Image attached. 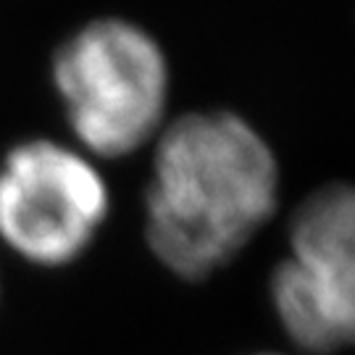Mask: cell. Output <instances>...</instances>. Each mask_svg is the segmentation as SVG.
Segmentation results:
<instances>
[{
    "mask_svg": "<svg viewBox=\"0 0 355 355\" xmlns=\"http://www.w3.org/2000/svg\"><path fill=\"white\" fill-rule=\"evenodd\" d=\"M263 355H274V353H263Z\"/></svg>",
    "mask_w": 355,
    "mask_h": 355,
    "instance_id": "cell-5",
    "label": "cell"
},
{
    "mask_svg": "<svg viewBox=\"0 0 355 355\" xmlns=\"http://www.w3.org/2000/svg\"><path fill=\"white\" fill-rule=\"evenodd\" d=\"M277 200V155L237 114H187L158 132L145 234L177 277L205 279L227 266Z\"/></svg>",
    "mask_w": 355,
    "mask_h": 355,
    "instance_id": "cell-1",
    "label": "cell"
},
{
    "mask_svg": "<svg viewBox=\"0 0 355 355\" xmlns=\"http://www.w3.org/2000/svg\"><path fill=\"white\" fill-rule=\"evenodd\" d=\"M108 203L95 164L61 142H21L0 164V240L29 263L76 261L103 227Z\"/></svg>",
    "mask_w": 355,
    "mask_h": 355,
    "instance_id": "cell-3",
    "label": "cell"
},
{
    "mask_svg": "<svg viewBox=\"0 0 355 355\" xmlns=\"http://www.w3.org/2000/svg\"><path fill=\"white\" fill-rule=\"evenodd\" d=\"M53 82L71 132L95 155H129L164 129L168 64L137 24L103 19L79 29L55 53Z\"/></svg>",
    "mask_w": 355,
    "mask_h": 355,
    "instance_id": "cell-2",
    "label": "cell"
},
{
    "mask_svg": "<svg viewBox=\"0 0 355 355\" xmlns=\"http://www.w3.org/2000/svg\"><path fill=\"white\" fill-rule=\"evenodd\" d=\"M271 300L292 343L334 353L353 340L355 258L290 253L271 277Z\"/></svg>",
    "mask_w": 355,
    "mask_h": 355,
    "instance_id": "cell-4",
    "label": "cell"
}]
</instances>
